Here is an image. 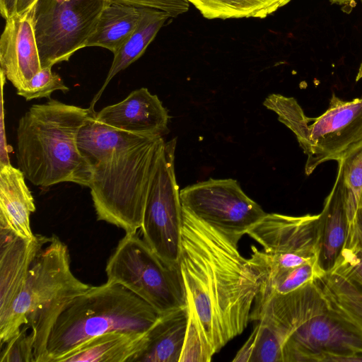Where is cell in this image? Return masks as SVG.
Segmentation results:
<instances>
[{
    "mask_svg": "<svg viewBox=\"0 0 362 362\" xmlns=\"http://www.w3.org/2000/svg\"><path fill=\"white\" fill-rule=\"evenodd\" d=\"M97 121L117 129L163 136L169 132V115L156 95L146 88L136 89L121 102L95 113Z\"/></svg>",
    "mask_w": 362,
    "mask_h": 362,
    "instance_id": "14",
    "label": "cell"
},
{
    "mask_svg": "<svg viewBox=\"0 0 362 362\" xmlns=\"http://www.w3.org/2000/svg\"><path fill=\"white\" fill-rule=\"evenodd\" d=\"M169 18L170 16L164 11L151 8H143L141 18L136 28L121 48L114 54V59L106 79L91 102L90 106L91 108H94L95 103L98 100L111 79L144 54L146 47Z\"/></svg>",
    "mask_w": 362,
    "mask_h": 362,
    "instance_id": "22",
    "label": "cell"
},
{
    "mask_svg": "<svg viewBox=\"0 0 362 362\" xmlns=\"http://www.w3.org/2000/svg\"><path fill=\"white\" fill-rule=\"evenodd\" d=\"M243 257L235 241L182 207L178 267L188 310L187 335L214 356L250 321L265 273L261 250Z\"/></svg>",
    "mask_w": 362,
    "mask_h": 362,
    "instance_id": "1",
    "label": "cell"
},
{
    "mask_svg": "<svg viewBox=\"0 0 362 362\" xmlns=\"http://www.w3.org/2000/svg\"><path fill=\"white\" fill-rule=\"evenodd\" d=\"M34 7L6 19L0 40L1 72L18 90L42 69L36 41Z\"/></svg>",
    "mask_w": 362,
    "mask_h": 362,
    "instance_id": "13",
    "label": "cell"
},
{
    "mask_svg": "<svg viewBox=\"0 0 362 362\" xmlns=\"http://www.w3.org/2000/svg\"><path fill=\"white\" fill-rule=\"evenodd\" d=\"M95 113L48 98L32 105L20 118L16 130L19 168L33 185L49 187L73 182L88 187L92 167L78 148L80 130Z\"/></svg>",
    "mask_w": 362,
    "mask_h": 362,
    "instance_id": "3",
    "label": "cell"
},
{
    "mask_svg": "<svg viewBox=\"0 0 362 362\" xmlns=\"http://www.w3.org/2000/svg\"><path fill=\"white\" fill-rule=\"evenodd\" d=\"M208 19L264 18L291 0H187Z\"/></svg>",
    "mask_w": 362,
    "mask_h": 362,
    "instance_id": "23",
    "label": "cell"
},
{
    "mask_svg": "<svg viewBox=\"0 0 362 362\" xmlns=\"http://www.w3.org/2000/svg\"><path fill=\"white\" fill-rule=\"evenodd\" d=\"M2 346L0 362H35L34 340L26 325Z\"/></svg>",
    "mask_w": 362,
    "mask_h": 362,
    "instance_id": "26",
    "label": "cell"
},
{
    "mask_svg": "<svg viewBox=\"0 0 362 362\" xmlns=\"http://www.w3.org/2000/svg\"><path fill=\"white\" fill-rule=\"evenodd\" d=\"M316 281L331 315L362 337V289L332 271H327Z\"/></svg>",
    "mask_w": 362,
    "mask_h": 362,
    "instance_id": "20",
    "label": "cell"
},
{
    "mask_svg": "<svg viewBox=\"0 0 362 362\" xmlns=\"http://www.w3.org/2000/svg\"><path fill=\"white\" fill-rule=\"evenodd\" d=\"M19 168L0 165V228L24 239H33L30 215L35 211L34 198Z\"/></svg>",
    "mask_w": 362,
    "mask_h": 362,
    "instance_id": "16",
    "label": "cell"
},
{
    "mask_svg": "<svg viewBox=\"0 0 362 362\" xmlns=\"http://www.w3.org/2000/svg\"><path fill=\"white\" fill-rule=\"evenodd\" d=\"M362 355V337L335 320L326 305L298 323L284 342L283 362H349Z\"/></svg>",
    "mask_w": 362,
    "mask_h": 362,
    "instance_id": "12",
    "label": "cell"
},
{
    "mask_svg": "<svg viewBox=\"0 0 362 362\" xmlns=\"http://www.w3.org/2000/svg\"><path fill=\"white\" fill-rule=\"evenodd\" d=\"M90 286L73 274L67 245L55 235L47 237L33 259L22 291L0 317L1 347L26 325L38 362L59 313L69 301Z\"/></svg>",
    "mask_w": 362,
    "mask_h": 362,
    "instance_id": "5",
    "label": "cell"
},
{
    "mask_svg": "<svg viewBox=\"0 0 362 362\" xmlns=\"http://www.w3.org/2000/svg\"><path fill=\"white\" fill-rule=\"evenodd\" d=\"M6 76L1 72V114H0V165L10 164L8 153L11 151L6 141V128L4 122V86L6 83Z\"/></svg>",
    "mask_w": 362,
    "mask_h": 362,
    "instance_id": "30",
    "label": "cell"
},
{
    "mask_svg": "<svg viewBox=\"0 0 362 362\" xmlns=\"http://www.w3.org/2000/svg\"><path fill=\"white\" fill-rule=\"evenodd\" d=\"M329 271L346 277L362 289V252L358 250L344 244Z\"/></svg>",
    "mask_w": 362,
    "mask_h": 362,
    "instance_id": "27",
    "label": "cell"
},
{
    "mask_svg": "<svg viewBox=\"0 0 362 362\" xmlns=\"http://www.w3.org/2000/svg\"><path fill=\"white\" fill-rule=\"evenodd\" d=\"M160 314L122 285L91 286L62 308L38 362H57L83 342L109 332L145 333Z\"/></svg>",
    "mask_w": 362,
    "mask_h": 362,
    "instance_id": "4",
    "label": "cell"
},
{
    "mask_svg": "<svg viewBox=\"0 0 362 362\" xmlns=\"http://www.w3.org/2000/svg\"><path fill=\"white\" fill-rule=\"evenodd\" d=\"M263 105L295 134L308 156L307 175L326 161L339 160L362 142V98L346 101L333 93L328 109L315 118L307 117L296 99L280 94L269 95Z\"/></svg>",
    "mask_w": 362,
    "mask_h": 362,
    "instance_id": "6",
    "label": "cell"
},
{
    "mask_svg": "<svg viewBox=\"0 0 362 362\" xmlns=\"http://www.w3.org/2000/svg\"><path fill=\"white\" fill-rule=\"evenodd\" d=\"M37 0H18L16 13H23L35 6Z\"/></svg>",
    "mask_w": 362,
    "mask_h": 362,
    "instance_id": "32",
    "label": "cell"
},
{
    "mask_svg": "<svg viewBox=\"0 0 362 362\" xmlns=\"http://www.w3.org/2000/svg\"><path fill=\"white\" fill-rule=\"evenodd\" d=\"M361 78H362V64L360 66L359 71L358 73L356 80L358 81Z\"/></svg>",
    "mask_w": 362,
    "mask_h": 362,
    "instance_id": "34",
    "label": "cell"
},
{
    "mask_svg": "<svg viewBox=\"0 0 362 362\" xmlns=\"http://www.w3.org/2000/svg\"><path fill=\"white\" fill-rule=\"evenodd\" d=\"M47 239L42 235L24 239L0 228V317L22 291L33 259Z\"/></svg>",
    "mask_w": 362,
    "mask_h": 362,
    "instance_id": "15",
    "label": "cell"
},
{
    "mask_svg": "<svg viewBox=\"0 0 362 362\" xmlns=\"http://www.w3.org/2000/svg\"><path fill=\"white\" fill-rule=\"evenodd\" d=\"M55 90L66 92L69 88L60 76L52 71V66H47L42 68L22 88L18 89L16 93L30 101L37 98H49Z\"/></svg>",
    "mask_w": 362,
    "mask_h": 362,
    "instance_id": "25",
    "label": "cell"
},
{
    "mask_svg": "<svg viewBox=\"0 0 362 362\" xmlns=\"http://www.w3.org/2000/svg\"><path fill=\"white\" fill-rule=\"evenodd\" d=\"M180 196L184 209L238 243L267 214L230 178H210L187 186Z\"/></svg>",
    "mask_w": 362,
    "mask_h": 362,
    "instance_id": "11",
    "label": "cell"
},
{
    "mask_svg": "<svg viewBox=\"0 0 362 362\" xmlns=\"http://www.w3.org/2000/svg\"><path fill=\"white\" fill-rule=\"evenodd\" d=\"M177 139L165 142L153 177L141 225L143 240L165 263L177 266L181 251L182 206L175 174Z\"/></svg>",
    "mask_w": 362,
    "mask_h": 362,
    "instance_id": "9",
    "label": "cell"
},
{
    "mask_svg": "<svg viewBox=\"0 0 362 362\" xmlns=\"http://www.w3.org/2000/svg\"><path fill=\"white\" fill-rule=\"evenodd\" d=\"M337 162L336 180L320 213L322 238L320 262L326 272L332 267L339 256L345 243L348 228L343 167L341 160Z\"/></svg>",
    "mask_w": 362,
    "mask_h": 362,
    "instance_id": "18",
    "label": "cell"
},
{
    "mask_svg": "<svg viewBox=\"0 0 362 362\" xmlns=\"http://www.w3.org/2000/svg\"><path fill=\"white\" fill-rule=\"evenodd\" d=\"M361 207H362V192H361V196H360V199H359V202H358V204Z\"/></svg>",
    "mask_w": 362,
    "mask_h": 362,
    "instance_id": "35",
    "label": "cell"
},
{
    "mask_svg": "<svg viewBox=\"0 0 362 362\" xmlns=\"http://www.w3.org/2000/svg\"><path fill=\"white\" fill-rule=\"evenodd\" d=\"M345 245L351 246L362 252V207H358L353 218L348 221Z\"/></svg>",
    "mask_w": 362,
    "mask_h": 362,
    "instance_id": "29",
    "label": "cell"
},
{
    "mask_svg": "<svg viewBox=\"0 0 362 362\" xmlns=\"http://www.w3.org/2000/svg\"><path fill=\"white\" fill-rule=\"evenodd\" d=\"M247 234L262 247L267 272L320 265V214L300 216L267 214Z\"/></svg>",
    "mask_w": 362,
    "mask_h": 362,
    "instance_id": "10",
    "label": "cell"
},
{
    "mask_svg": "<svg viewBox=\"0 0 362 362\" xmlns=\"http://www.w3.org/2000/svg\"><path fill=\"white\" fill-rule=\"evenodd\" d=\"M110 2L158 9L167 13L170 18L185 13L189 6L187 0H110Z\"/></svg>",
    "mask_w": 362,
    "mask_h": 362,
    "instance_id": "28",
    "label": "cell"
},
{
    "mask_svg": "<svg viewBox=\"0 0 362 362\" xmlns=\"http://www.w3.org/2000/svg\"><path fill=\"white\" fill-rule=\"evenodd\" d=\"M143 8L109 2L103 10L87 47H101L115 54L136 28Z\"/></svg>",
    "mask_w": 362,
    "mask_h": 362,
    "instance_id": "21",
    "label": "cell"
},
{
    "mask_svg": "<svg viewBox=\"0 0 362 362\" xmlns=\"http://www.w3.org/2000/svg\"><path fill=\"white\" fill-rule=\"evenodd\" d=\"M339 160L343 167L347 218L349 221L354 216L362 192V142L349 150Z\"/></svg>",
    "mask_w": 362,
    "mask_h": 362,
    "instance_id": "24",
    "label": "cell"
},
{
    "mask_svg": "<svg viewBox=\"0 0 362 362\" xmlns=\"http://www.w3.org/2000/svg\"><path fill=\"white\" fill-rule=\"evenodd\" d=\"M110 0H37L34 23L42 68L69 61L87 47Z\"/></svg>",
    "mask_w": 362,
    "mask_h": 362,
    "instance_id": "8",
    "label": "cell"
},
{
    "mask_svg": "<svg viewBox=\"0 0 362 362\" xmlns=\"http://www.w3.org/2000/svg\"><path fill=\"white\" fill-rule=\"evenodd\" d=\"M95 113L80 130L78 144L93 169L89 188L97 218L137 233L165 141L104 124Z\"/></svg>",
    "mask_w": 362,
    "mask_h": 362,
    "instance_id": "2",
    "label": "cell"
},
{
    "mask_svg": "<svg viewBox=\"0 0 362 362\" xmlns=\"http://www.w3.org/2000/svg\"><path fill=\"white\" fill-rule=\"evenodd\" d=\"M187 322V306L160 315L147 332L144 349L131 362H180Z\"/></svg>",
    "mask_w": 362,
    "mask_h": 362,
    "instance_id": "17",
    "label": "cell"
},
{
    "mask_svg": "<svg viewBox=\"0 0 362 362\" xmlns=\"http://www.w3.org/2000/svg\"><path fill=\"white\" fill-rule=\"evenodd\" d=\"M146 334L109 332L83 342L57 362H131L146 341Z\"/></svg>",
    "mask_w": 362,
    "mask_h": 362,
    "instance_id": "19",
    "label": "cell"
},
{
    "mask_svg": "<svg viewBox=\"0 0 362 362\" xmlns=\"http://www.w3.org/2000/svg\"><path fill=\"white\" fill-rule=\"evenodd\" d=\"M18 0H0V11L2 16L7 19L16 13Z\"/></svg>",
    "mask_w": 362,
    "mask_h": 362,
    "instance_id": "31",
    "label": "cell"
},
{
    "mask_svg": "<svg viewBox=\"0 0 362 362\" xmlns=\"http://www.w3.org/2000/svg\"><path fill=\"white\" fill-rule=\"evenodd\" d=\"M108 282L122 285L160 315L187 306L179 267L162 260L137 233H127L109 257Z\"/></svg>",
    "mask_w": 362,
    "mask_h": 362,
    "instance_id": "7",
    "label": "cell"
},
{
    "mask_svg": "<svg viewBox=\"0 0 362 362\" xmlns=\"http://www.w3.org/2000/svg\"><path fill=\"white\" fill-rule=\"evenodd\" d=\"M355 0H329L333 4H337L340 5L351 4Z\"/></svg>",
    "mask_w": 362,
    "mask_h": 362,
    "instance_id": "33",
    "label": "cell"
}]
</instances>
